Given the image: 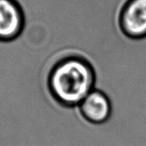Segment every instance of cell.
Listing matches in <instances>:
<instances>
[{"mask_svg":"<svg viewBox=\"0 0 146 146\" xmlns=\"http://www.w3.org/2000/svg\"><path fill=\"white\" fill-rule=\"evenodd\" d=\"M120 32L127 38L140 41L146 38V0H127L118 17Z\"/></svg>","mask_w":146,"mask_h":146,"instance_id":"2","label":"cell"},{"mask_svg":"<svg viewBox=\"0 0 146 146\" xmlns=\"http://www.w3.org/2000/svg\"><path fill=\"white\" fill-rule=\"evenodd\" d=\"M81 116L92 124H103L112 115V103L109 96L101 90H92L78 106Z\"/></svg>","mask_w":146,"mask_h":146,"instance_id":"4","label":"cell"},{"mask_svg":"<svg viewBox=\"0 0 146 146\" xmlns=\"http://www.w3.org/2000/svg\"><path fill=\"white\" fill-rule=\"evenodd\" d=\"M25 24L24 9L17 0H0V42L17 39Z\"/></svg>","mask_w":146,"mask_h":146,"instance_id":"3","label":"cell"},{"mask_svg":"<svg viewBox=\"0 0 146 146\" xmlns=\"http://www.w3.org/2000/svg\"><path fill=\"white\" fill-rule=\"evenodd\" d=\"M96 70L87 58L78 54L64 56L51 67L47 76L48 92L65 108L78 106L95 89Z\"/></svg>","mask_w":146,"mask_h":146,"instance_id":"1","label":"cell"}]
</instances>
